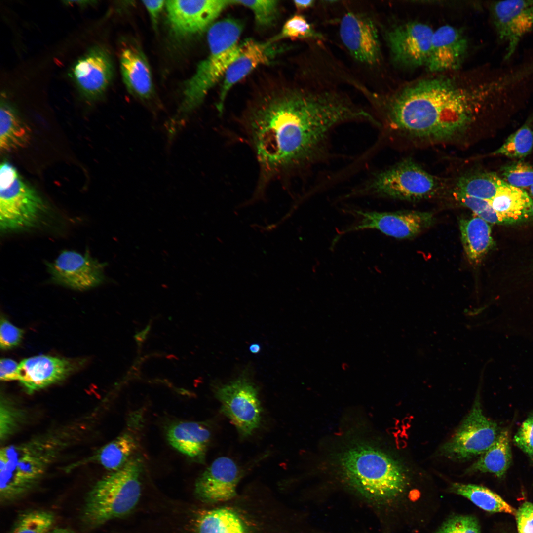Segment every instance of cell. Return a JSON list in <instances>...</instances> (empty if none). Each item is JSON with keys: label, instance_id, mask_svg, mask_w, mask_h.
<instances>
[{"label": "cell", "instance_id": "cell-1", "mask_svg": "<svg viewBox=\"0 0 533 533\" xmlns=\"http://www.w3.org/2000/svg\"><path fill=\"white\" fill-rule=\"evenodd\" d=\"M374 120L372 114L335 91L288 88L263 96L245 119L260 167V188L277 176L320 160L337 126Z\"/></svg>", "mask_w": 533, "mask_h": 533}, {"label": "cell", "instance_id": "cell-2", "mask_svg": "<svg viewBox=\"0 0 533 533\" xmlns=\"http://www.w3.org/2000/svg\"><path fill=\"white\" fill-rule=\"evenodd\" d=\"M509 86L502 75L472 88L446 78L422 80L379 101L381 123L408 146L467 145L488 101Z\"/></svg>", "mask_w": 533, "mask_h": 533}, {"label": "cell", "instance_id": "cell-3", "mask_svg": "<svg viewBox=\"0 0 533 533\" xmlns=\"http://www.w3.org/2000/svg\"><path fill=\"white\" fill-rule=\"evenodd\" d=\"M338 470L358 493L383 502L403 498L409 488V479L400 464L380 449L367 444L343 451L338 458Z\"/></svg>", "mask_w": 533, "mask_h": 533}, {"label": "cell", "instance_id": "cell-4", "mask_svg": "<svg viewBox=\"0 0 533 533\" xmlns=\"http://www.w3.org/2000/svg\"><path fill=\"white\" fill-rule=\"evenodd\" d=\"M242 30L241 22L231 17L215 22L209 28V54L185 83L180 116L172 120L176 125L181 127L186 115L197 108L211 89L224 77L241 51L242 44L238 41Z\"/></svg>", "mask_w": 533, "mask_h": 533}, {"label": "cell", "instance_id": "cell-5", "mask_svg": "<svg viewBox=\"0 0 533 533\" xmlns=\"http://www.w3.org/2000/svg\"><path fill=\"white\" fill-rule=\"evenodd\" d=\"M143 467L141 458H131L121 468L94 484L87 495L81 513L85 527H99L134 511L141 496Z\"/></svg>", "mask_w": 533, "mask_h": 533}, {"label": "cell", "instance_id": "cell-6", "mask_svg": "<svg viewBox=\"0 0 533 533\" xmlns=\"http://www.w3.org/2000/svg\"><path fill=\"white\" fill-rule=\"evenodd\" d=\"M63 441L56 436L32 439L0 451V498L3 504L27 494L59 452Z\"/></svg>", "mask_w": 533, "mask_h": 533}, {"label": "cell", "instance_id": "cell-7", "mask_svg": "<svg viewBox=\"0 0 533 533\" xmlns=\"http://www.w3.org/2000/svg\"><path fill=\"white\" fill-rule=\"evenodd\" d=\"M444 186L440 178L406 158L373 174L353 194L418 201L435 196Z\"/></svg>", "mask_w": 533, "mask_h": 533}, {"label": "cell", "instance_id": "cell-8", "mask_svg": "<svg viewBox=\"0 0 533 533\" xmlns=\"http://www.w3.org/2000/svg\"><path fill=\"white\" fill-rule=\"evenodd\" d=\"M38 194L7 162L0 168V225L4 231L27 228L38 222L43 209Z\"/></svg>", "mask_w": 533, "mask_h": 533}, {"label": "cell", "instance_id": "cell-9", "mask_svg": "<svg viewBox=\"0 0 533 533\" xmlns=\"http://www.w3.org/2000/svg\"><path fill=\"white\" fill-rule=\"evenodd\" d=\"M500 432L496 423L483 413L477 394L470 412L452 437L441 447V455L457 461H465L481 455L497 439Z\"/></svg>", "mask_w": 533, "mask_h": 533}, {"label": "cell", "instance_id": "cell-10", "mask_svg": "<svg viewBox=\"0 0 533 533\" xmlns=\"http://www.w3.org/2000/svg\"><path fill=\"white\" fill-rule=\"evenodd\" d=\"M356 222L339 233H344L367 229H376L396 238L414 237L434 222L432 213L418 211L377 212L354 209L349 212Z\"/></svg>", "mask_w": 533, "mask_h": 533}, {"label": "cell", "instance_id": "cell-11", "mask_svg": "<svg viewBox=\"0 0 533 533\" xmlns=\"http://www.w3.org/2000/svg\"><path fill=\"white\" fill-rule=\"evenodd\" d=\"M217 398L221 411L243 436L251 435L260 423L261 407L256 388L245 379H239L219 388Z\"/></svg>", "mask_w": 533, "mask_h": 533}, {"label": "cell", "instance_id": "cell-12", "mask_svg": "<svg viewBox=\"0 0 533 533\" xmlns=\"http://www.w3.org/2000/svg\"><path fill=\"white\" fill-rule=\"evenodd\" d=\"M433 32L428 25L416 22L389 29L384 37L392 61L404 67L426 66Z\"/></svg>", "mask_w": 533, "mask_h": 533}, {"label": "cell", "instance_id": "cell-13", "mask_svg": "<svg viewBox=\"0 0 533 533\" xmlns=\"http://www.w3.org/2000/svg\"><path fill=\"white\" fill-rule=\"evenodd\" d=\"M231 0H174L166 1L167 17L173 32L189 37L208 31Z\"/></svg>", "mask_w": 533, "mask_h": 533}, {"label": "cell", "instance_id": "cell-14", "mask_svg": "<svg viewBox=\"0 0 533 533\" xmlns=\"http://www.w3.org/2000/svg\"><path fill=\"white\" fill-rule=\"evenodd\" d=\"M491 13L497 37L506 45L504 59L509 60L533 28V0L495 1L491 5Z\"/></svg>", "mask_w": 533, "mask_h": 533}, {"label": "cell", "instance_id": "cell-15", "mask_svg": "<svg viewBox=\"0 0 533 533\" xmlns=\"http://www.w3.org/2000/svg\"><path fill=\"white\" fill-rule=\"evenodd\" d=\"M339 28L341 40L355 59L369 66L380 62L379 33L370 17L362 13H347L342 18Z\"/></svg>", "mask_w": 533, "mask_h": 533}, {"label": "cell", "instance_id": "cell-16", "mask_svg": "<svg viewBox=\"0 0 533 533\" xmlns=\"http://www.w3.org/2000/svg\"><path fill=\"white\" fill-rule=\"evenodd\" d=\"M105 265L92 257L74 251H64L49 265L52 280L76 290L95 287L104 279Z\"/></svg>", "mask_w": 533, "mask_h": 533}, {"label": "cell", "instance_id": "cell-17", "mask_svg": "<svg viewBox=\"0 0 533 533\" xmlns=\"http://www.w3.org/2000/svg\"><path fill=\"white\" fill-rule=\"evenodd\" d=\"M113 75L110 56L102 47L94 46L78 59L71 76L80 92L89 99L99 98L106 90Z\"/></svg>", "mask_w": 533, "mask_h": 533}, {"label": "cell", "instance_id": "cell-18", "mask_svg": "<svg viewBox=\"0 0 533 533\" xmlns=\"http://www.w3.org/2000/svg\"><path fill=\"white\" fill-rule=\"evenodd\" d=\"M80 364L75 360L48 355L31 357L19 364L18 380L32 393L63 380Z\"/></svg>", "mask_w": 533, "mask_h": 533}, {"label": "cell", "instance_id": "cell-19", "mask_svg": "<svg viewBox=\"0 0 533 533\" xmlns=\"http://www.w3.org/2000/svg\"><path fill=\"white\" fill-rule=\"evenodd\" d=\"M239 474L233 460L220 457L197 478L194 487L195 495L201 501L208 503L229 500L236 495Z\"/></svg>", "mask_w": 533, "mask_h": 533}, {"label": "cell", "instance_id": "cell-20", "mask_svg": "<svg viewBox=\"0 0 533 533\" xmlns=\"http://www.w3.org/2000/svg\"><path fill=\"white\" fill-rule=\"evenodd\" d=\"M275 43L270 39L259 42L253 39L242 43L240 53L223 77L217 105L220 114L223 111L225 100L230 89L257 67L271 62L277 53Z\"/></svg>", "mask_w": 533, "mask_h": 533}, {"label": "cell", "instance_id": "cell-21", "mask_svg": "<svg viewBox=\"0 0 533 533\" xmlns=\"http://www.w3.org/2000/svg\"><path fill=\"white\" fill-rule=\"evenodd\" d=\"M467 48V40L461 31L448 25L441 26L433 32L426 66L432 72L457 69L464 59Z\"/></svg>", "mask_w": 533, "mask_h": 533}, {"label": "cell", "instance_id": "cell-22", "mask_svg": "<svg viewBox=\"0 0 533 533\" xmlns=\"http://www.w3.org/2000/svg\"><path fill=\"white\" fill-rule=\"evenodd\" d=\"M120 64L123 81L130 93L143 100L151 99L153 92L152 74L141 49L133 45L123 48Z\"/></svg>", "mask_w": 533, "mask_h": 533}, {"label": "cell", "instance_id": "cell-23", "mask_svg": "<svg viewBox=\"0 0 533 533\" xmlns=\"http://www.w3.org/2000/svg\"><path fill=\"white\" fill-rule=\"evenodd\" d=\"M170 444L194 461H204L211 434L200 423L182 421L172 425L167 433Z\"/></svg>", "mask_w": 533, "mask_h": 533}, {"label": "cell", "instance_id": "cell-24", "mask_svg": "<svg viewBox=\"0 0 533 533\" xmlns=\"http://www.w3.org/2000/svg\"><path fill=\"white\" fill-rule=\"evenodd\" d=\"M488 202L504 224L514 223L533 217V199L521 188L505 182L495 196Z\"/></svg>", "mask_w": 533, "mask_h": 533}, {"label": "cell", "instance_id": "cell-25", "mask_svg": "<svg viewBox=\"0 0 533 533\" xmlns=\"http://www.w3.org/2000/svg\"><path fill=\"white\" fill-rule=\"evenodd\" d=\"M462 245L469 262L478 264L493 244L489 223L475 216L459 223Z\"/></svg>", "mask_w": 533, "mask_h": 533}, {"label": "cell", "instance_id": "cell-26", "mask_svg": "<svg viewBox=\"0 0 533 533\" xmlns=\"http://www.w3.org/2000/svg\"><path fill=\"white\" fill-rule=\"evenodd\" d=\"M454 182L452 190L489 201L495 196L505 181L494 172L469 169Z\"/></svg>", "mask_w": 533, "mask_h": 533}, {"label": "cell", "instance_id": "cell-27", "mask_svg": "<svg viewBox=\"0 0 533 533\" xmlns=\"http://www.w3.org/2000/svg\"><path fill=\"white\" fill-rule=\"evenodd\" d=\"M512 461L509 432H500L493 444L479 458L466 470L465 473H490L499 478L503 477Z\"/></svg>", "mask_w": 533, "mask_h": 533}, {"label": "cell", "instance_id": "cell-28", "mask_svg": "<svg viewBox=\"0 0 533 533\" xmlns=\"http://www.w3.org/2000/svg\"><path fill=\"white\" fill-rule=\"evenodd\" d=\"M31 130L16 111L7 102L1 101L0 109V148L9 152L26 146Z\"/></svg>", "mask_w": 533, "mask_h": 533}, {"label": "cell", "instance_id": "cell-29", "mask_svg": "<svg viewBox=\"0 0 533 533\" xmlns=\"http://www.w3.org/2000/svg\"><path fill=\"white\" fill-rule=\"evenodd\" d=\"M449 492L467 498L480 509L490 513H505L516 515L517 510L500 495L483 486L453 483Z\"/></svg>", "mask_w": 533, "mask_h": 533}, {"label": "cell", "instance_id": "cell-30", "mask_svg": "<svg viewBox=\"0 0 533 533\" xmlns=\"http://www.w3.org/2000/svg\"><path fill=\"white\" fill-rule=\"evenodd\" d=\"M136 448L134 437L127 433L118 436L103 446L89 458V462H97L112 471L121 468L130 459Z\"/></svg>", "mask_w": 533, "mask_h": 533}, {"label": "cell", "instance_id": "cell-31", "mask_svg": "<svg viewBox=\"0 0 533 533\" xmlns=\"http://www.w3.org/2000/svg\"><path fill=\"white\" fill-rule=\"evenodd\" d=\"M533 147V131L528 125L524 124L510 135L492 154L522 158L530 153Z\"/></svg>", "mask_w": 533, "mask_h": 533}, {"label": "cell", "instance_id": "cell-32", "mask_svg": "<svg viewBox=\"0 0 533 533\" xmlns=\"http://www.w3.org/2000/svg\"><path fill=\"white\" fill-rule=\"evenodd\" d=\"M54 521V515L50 511H27L18 517L9 533H47Z\"/></svg>", "mask_w": 533, "mask_h": 533}, {"label": "cell", "instance_id": "cell-33", "mask_svg": "<svg viewBox=\"0 0 533 533\" xmlns=\"http://www.w3.org/2000/svg\"><path fill=\"white\" fill-rule=\"evenodd\" d=\"M287 38L291 39L321 40L323 39V36L314 29L304 16L296 14L288 19L280 33L270 40L276 42Z\"/></svg>", "mask_w": 533, "mask_h": 533}, {"label": "cell", "instance_id": "cell-34", "mask_svg": "<svg viewBox=\"0 0 533 533\" xmlns=\"http://www.w3.org/2000/svg\"><path fill=\"white\" fill-rule=\"evenodd\" d=\"M232 5H240L250 9L253 13L258 28L265 29L272 26L279 13L278 0H231Z\"/></svg>", "mask_w": 533, "mask_h": 533}, {"label": "cell", "instance_id": "cell-35", "mask_svg": "<svg viewBox=\"0 0 533 533\" xmlns=\"http://www.w3.org/2000/svg\"><path fill=\"white\" fill-rule=\"evenodd\" d=\"M452 193L456 201L461 205L470 209L475 216L487 223L504 224L503 220L491 206L488 201L468 196L454 190L452 191Z\"/></svg>", "mask_w": 533, "mask_h": 533}, {"label": "cell", "instance_id": "cell-36", "mask_svg": "<svg viewBox=\"0 0 533 533\" xmlns=\"http://www.w3.org/2000/svg\"><path fill=\"white\" fill-rule=\"evenodd\" d=\"M501 171L502 179L511 186L522 188L533 185V164L514 162L504 166Z\"/></svg>", "mask_w": 533, "mask_h": 533}, {"label": "cell", "instance_id": "cell-37", "mask_svg": "<svg viewBox=\"0 0 533 533\" xmlns=\"http://www.w3.org/2000/svg\"><path fill=\"white\" fill-rule=\"evenodd\" d=\"M434 533H481L476 517L471 515L457 514L447 518Z\"/></svg>", "mask_w": 533, "mask_h": 533}, {"label": "cell", "instance_id": "cell-38", "mask_svg": "<svg viewBox=\"0 0 533 533\" xmlns=\"http://www.w3.org/2000/svg\"><path fill=\"white\" fill-rule=\"evenodd\" d=\"M0 405V439L8 438L19 426L22 419L19 410L5 398L1 399Z\"/></svg>", "mask_w": 533, "mask_h": 533}, {"label": "cell", "instance_id": "cell-39", "mask_svg": "<svg viewBox=\"0 0 533 533\" xmlns=\"http://www.w3.org/2000/svg\"><path fill=\"white\" fill-rule=\"evenodd\" d=\"M514 441L533 461V412L522 423L514 436Z\"/></svg>", "mask_w": 533, "mask_h": 533}, {"label": "cell", "instance_id": "cell-40", "mask_svg": "<svg viewBox=\"0 0 533 533\" xmlns=\"http://www.w3.org/2000/svg\"><path fill=\"white\" fill-rule=\"evenodd\" d=\"M23 331L5 318H1L0 329V346L3 350L17 346L21 341Z\"/></svg>", "mask_w": 533, "mask_h": 533}, {"label": "cell", "instance_id": "cell-41", "mask_svg": "<svg viewBox=\"0 0 533 533\" xmlns=\"http://www.w3.org/2000/svg\"><path fill=\"white\" fill-rule=\"evenodd\" d=\"M515 516L518 533H533V503L524 502Z\"/></svg>", "mask_w": 533, "mask_h": 533}, {"label": "cell", "instance_id": "cell-42", "mask_svg": "<svg viewBox=\"0 0 533 533\" xmlns=\"http://www.w3.org/2000/svg\"><path fill=\"white\" fill-rule=\"evenodd\" d=\"M19 364L8 358L1 359L0 362V379L6 381L18 380Z\"/></svg>", "mask_w": 533, "mask_h": 533}, {"label": "cell", "instance_id": "cell-43", "mask_svg": "<svg viewBox=\"0 0 533 533\" xmlns=\"http://www.w3.org/2000/svg\"><path fill=\"white\" fill-rule=\"evenodd\" d=\"M143 4L148 11L154 26L157 23V20L164 7L165 0H143Z\"/></svg>", "mask_w": 533, "mask_h": 533}, {"label": "cell", "instance_id": "cell-44", "mask_svg": "<svg viewBox=\"0 0 533 533\" xmlns=\"http://www.w3.org/2000/svg\"><path fill=\"white\" fill-rule=\"evenodd\" d=\"M315 2L312 0H294L293 4L298 11H302L311 8L314 5Z\"/></svg>", "mask_w": 533, "mask_h": 533}, {"label": "cell", "instance_id": "cell-45", "mask_svg": "<svg viewBox=\"0 0 533 533\" xmlns=\"http://www.w3.org/2000/svg\"><path fill=\"white\" fill-rule=\"evenodd\" d=\"M47 533H75L72 530L67 528H57L50 530Z\"/></svg>", "mask_w": 533, "mask_h": 533}, {"label": "cell", "instance_id": "cell-46", "mask_svg": "<svg viewBox=\"0 0 533 533\" xmlns=\"http://www.w3.org/2000/svg\"><path fill=\"white\" fill-rule=\"evenodd\" d=\"M260 349H261L260 346L258 344H257V343L252 344L249 347L250 351L252 353H254V354H256V353H258V352H259L260 351Z\"/></svg>", "mask_w": 533, "mask_h": 533}, {"label": "cell", "instance_id": "cell-47", "mask_svg": "<svg viewBox=\"0 0 533 533\" xmlns=\"http://www.w3.org/2000/svg\"><path fill=\"white\" fill-rule=\"evenodd\" d=\"M530 192L531 196L533 197V185L530 187Z\"/></svg>", "mask_w": 533, "mask_h": 533}]
</instances>
